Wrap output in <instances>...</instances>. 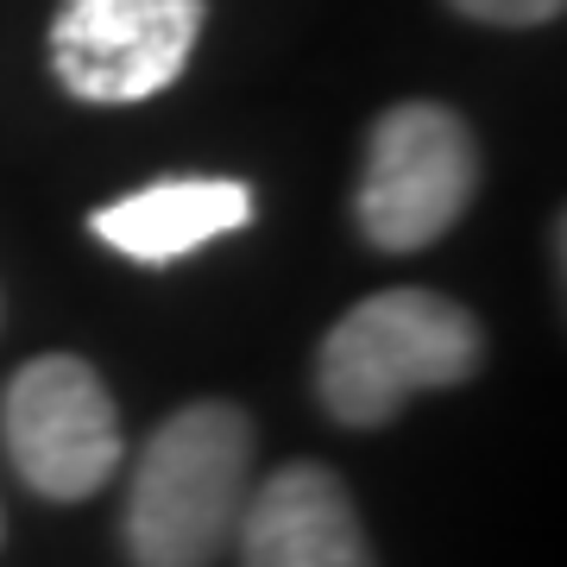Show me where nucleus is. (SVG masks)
Segmentation results:
<instances>
[{
	"instance_id": "obj_1",
	"label": "nucleus",
	"mask_w": 567,
	"mask_h": 567,
	"mask_svg": "<svg viewBox=\"0 0 567 567\" xmlns=\"http://www.w3.org/2000/svg\"><path fill=\"white\" fill-rule=\"evenodd\" d=\"M252 492V423L234 404H189L152 429L126 492V555L140 567H215Z\"/></svg>"
},
{
	"instance_id": "obj_2",
	"label": "nucleus",
	"mask_w": 567,
	"mask_h": 567,
	"mask_svg": "<svg viewBox=\"0 0 567 567\" xmlns=\"http://www.w3.org/2000/svg\"><path fill=\"white\" fill-rule=\"evenodd\" d=\"M480 322L435 290H379L328 328L316 385L328 416L347 429H379L416 398L473 379Z\"/></svg>"
},
{
	"instance_id": "obj_3",
	"label": "nucleus",
	"mask_w": 567,
	"mask_h": 567,
	"mask_svg": "<svg viewBox=\"0 0 567 567\" xmlns=\"http://www.w3.org/2000/svg\"><path fill=\"white\" fill-rule=\"evenodd\" d=\"M480 189V145L461 114L404 102L379 114L360 177V227L385 252H423L466 215Z\"/></svg>"
},
{
	"instance_id": "obj_4",
	"label": "nucleus",
	"mask_w": 567,
	"mask_h": 567,
	"mask_svg": "<svg viewBox=\"0 0 567 567\" xmlns=\"http://www.w3.org/2000/svg\"><path fill=\"white\" fill-rule=\"evenodd\" d=\"M0 435H7L20 480L44 498H89L121 466L114 398L70 353H44L13 372L7 404H0Z\"/></svg>"
},
{
	"instance_id": "obj_5",
	"label": "nucleus",
	"mask_w": 567,
	"mask_h": 567,
	"mask_svg": "<svg viewBox=\"0 0 567 567\" xmlns=\"http://www.w3.org/2000/svg\"><path fill=\"white\" fill-rule=\"evenodd\" d=\"M203 39V0H63L51 70L76 102H152L183 76Z\"/></svg>"
},
{
	"instance_id": "obj_6",
	"label": "nucleus",
	"mask_w": 567,
	"mask_h": 567,
	"mask_svg": "<svg viewBox=\"0 0 567 567\" xmlns=\"http://www.w3.org/2000/svg\"><path fill=\"white\" fill-rule=\"evenodd\" d=\"M240 567H372L347 486L316 461L278 466L240 505Z\"/></svg>"
},
{
	"instance_id": "obj_7",
	"label": "nucleus",
	"mask_w": 567,
	"mask_h": 567,
	"mask_svg": "<svg viewBox=\"0 0 567 567\" xmlns=\"http://www.w3.org/2000/svg\"><path fill=\"white\" fill-rule=\"evenodd\" d=\"M252 221V189L234 177H164L145 183L121 203L95 208V240H107L114 252L140 265H171L189 259L196 246L227 240Z\"/></svg>"
},
{
	"instance_id": "obj_8",
	"label": "nucleus",
	"mask_w": 567,
	"mask_h": 567,
	"mask_svg": "<svg viewBox=\"0 0 567 567\" xmlns=\"http://www.w3.org/2000/svg\"><path fill=\"white\" fill-rule=\"evenodd\" d=\"M461 7L466 20H486V25H543L561 13V0H447Z\"/></svg>"
}]
</instances>
